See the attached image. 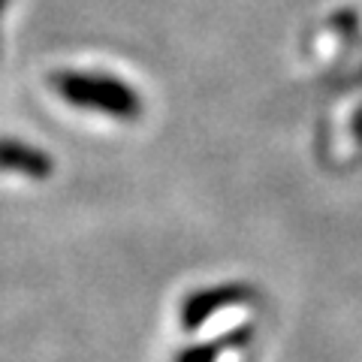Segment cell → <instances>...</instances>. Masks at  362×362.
<instances>
[{
	"mask_svg": "<svg viewBox=\"0 0 362 362\" xmlns=\"http://www.w3.org/2000/svg\"><path fill=\"white\" fill-rule=\"evenodd\" d=\"M58 94L73 106L97 109L115 118H133L139 115V97L115 78L106 76H85V73H61L54 78Z\"/></svg>",
	"mask_w": 362,
	"mask_h": 362,
	"instance_id": "obj_1",
	"label": "cell"
},
{
	"mask_svg": "<svg viewBox=\"0 0 362 362\" xmlns=\"http://www.w3.org/2000/svg\"><path fill=\"white\" fill-rule=\"evenodd\" d=\"M52 169H54V160L45 151L33 148L28 142H18V139H0V173L42 181L52 175Z\"/></svg>",
	"mask_w": 362,
	"mask_h": 362,
	"instance_id": "obj_2",
	"label": "cell"
},
{
	"mask_svg": "<svg viewBox=\"0 0 362 362\" xmlns=\"http://www.w3.org/2000/svg\"><path fill=\"white\" fill-rule=\"evenodd\" d=\"M247 296H251L247 287H218V290L197 293V296H190L185 302V308H181V323H185V329H197L211 314H218L221 308H230V305H239Z\"/></svg>",
	"mask_w": 362,
	"mask_h": 362,
	"instance_id": "obj_3",
	"label": "cell"
},
{
	"mask_svg": "<svg viewBox=\"0 0 362 362\" xmlns=\"http://www.w3.org/2000/svg\"><path fill=\"white\" fill-rule=\"evenodd\" d=\"M247 338V329L242 332V335H235L233 341H221V344H199V347H187L185 354L178 356V362H214V356L221 354V350L226 347V344H242Z\"/></svg>",
	"mask_w": 362,
	"mask_h": 362,
	"instance_id": "obj_4",
	"label": "cell"
},
{
	"mask_svg": "<svg viewBox=\"0 0 362 362\" xmlns=\"http://www.w3.org/2000/svg\"><path fill=\"white\" fill-rule=\"evenodd\" d=\"M0 6H4V0H0Z\"/></svg>",
	"mask_w": 362,
	"mask_h": 362,
	"instance_id": "obj_5",
	"label": "cell"
}]
</instances>
